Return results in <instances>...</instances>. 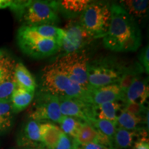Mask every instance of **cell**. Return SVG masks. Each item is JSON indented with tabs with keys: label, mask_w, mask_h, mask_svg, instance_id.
Wrapping results in <instances>:
<instances>
[{
	"label": "cell",
	"mask_w": 149,
	"mask_h": 149,
	"mask_svg": "<svg viewBox=\"0 0 149 149\" xmlns=\"http://www.w3.org/2000/svg\"><path fill=\"white\" fill-rule=\"evenodd\" d=\"M10 0H0V9H3L10 6Z\"/></svg>",
	"instance_id": "cell-34"
},
{
	"label": "cell",
	"mask_w": 149,
	"mask_h": 149,
	"mask_svg": "<svg viewBox=\"0 0 149 149\" xmlns=\"http://www.w3.org/2000/svg\"><path fill=\"white\" fill-rule=\"evenodd\" d=\"M91 1L89 0H61L57 1V10L67 18L81 15Z\"/></svg>",
	"instance_id": "cell-19"
},
{
	"label": "cell",
	"mask_w": 149,
	"mask_h": 149,
	"mask_svg": "<svg viewBox=\"0 0 149 149\" xmlns=\"http://www.w3.org/2000/svg\"><path fill=\"white\" fill-rule=\"evenodd\" d=\"M37 35L44 39L57 41L61 44L64 39L65 31L53 25H42L38 26H29Z\"/></svg>",
	"instance_id": "cell-24"
},
{
	"label": "cell",
	"mask_w": 149,
	"mask_h": 149,
	"mask_svg": "<svg viewBox=\"0 0 149 149\" xmlns=\"http://www.w3.org/2000/svg\"><path fill=\"white\" fill-rule=\"evenodd\" d=\"M62 117L59 96L42 89L35 100L29 118L39 122L49 120L59 124Z\"/></svg>",
	"instance_id": "cell-8"
},
{
	"label": "cell",
	"mask_w": 149,
	"mask_h": 149,
	"mask_svg": "<svg viewBox=\"0 0 149 149\" xmlns=\"http://www.w3.org/2000/svg\"><path fill=\"white\" fill-rule=\"evenodd\" d=\"M16 61L5 53L0 59V100H8L17 87L15 78Z\"/></svg>",
	"instance_id": "cell-11"
},
{
	"label": "cell",
	"mask_w": 149,
	"mask_h": 149,
	"mask_svg": "<svg viewBox=\"0 0 149 149\" xmlns=\"http://www.w3.org/2000/svg\"><path fill=\"white\" fill-rule=\"evenodd\" d=\"M14 114L10 101L0 100V134L6 133L12 127Z\"/></svg>",
	"instance_id": "cell-25"
},
{
	"label": "cell",
	"mask_w": 149,
	"mask_h": 149,
	"mask_svg": "<svg viewBox=\"0 0 149 149\" xmlns=\"http://www.w3.org/2000/svg\"><path fill=\"white\" fill-rule=\"evenodd\" d=\"M149 53V48L148 45H147L146 47H145L143 51H141L140 54V56H139V61H140V63L139 64L142 66V68L145 70V72H146V74H148L149 72V56L148 53Z\"/></svg>",
	"instance_id": "cell-31"
},
{
	"label": "cell",
	"mask_w": 149,
	"mask_h": 149,
	"mask_svg": "<svg viewBox=\"0 0 149 149\" xmlns=\"http://www.w3.org/2000/svg\"><path fill=\"white\" fill-rule=\"evenodd\" d=\"M144 121L148 126V113L146 115V119H144V117H137L124 110H122L117 117L116 125L117 127L128 130L136 131V130H141L140 125L144 122Z\"/></svg>",
	"instance_id": "cell-23"
},
{
	"label": "cell",
	"mask_w": 149,
	"mask_h": 149,
	"mask_svg": "<svg viewBox=\"0 0 149 149\" xmlns=\"http://www.w3.org/2000/svg\"><path fill=\"white\" fill-rule=\"evenodd\" d=\"M55 149H73L72 139L62 132Z\"/></svg>",
	"instance_id": "cell-30"
},
{
	"label": "cell",
	"mask_w": 149,
	"mask_h": 149,
	"mask_svg": "<svg viewBox=\"0 0 149 149\" xmlns=\"http://www.w3.org/2000/svg\"><path fill=\"white\" fill-rule=\"evenodd\" d=\"M126 66L111 58L97 59L89 62L88 82L89 87L97 88L117 84Z\"/></svg>",
	"instance_id": "cell-5"
},
{
	"label": "cell",
	"mask_w": 149,
	"mask_h": 149,
	"mask_svg": "<svg viewBox=\"0 0 149 149\" xmlns=\"http://www.w3.org/2000/svg\"><path fill=\"white\" fill-rule=\"evenodd\" d=\"M83 122L74 117L63 116L59 123L60 126L59 128L63 133L74 139L77 137Z\"/></svg>",
	"instance_id": "cell-27"
},
{
	"label": "cell",
	"mask_w": 149,
	"mask_h": 149,
	"mask_svg": "<svg viewBox=\"0 0 149 149\" xmlns=\"http://www.w3.org/2000/svg\"><path fill=\"white\" fill-rule=\"evenodd\" d=\"M73 141V146L76 145H83L90 143H98L108 147L110 149H114L113 142L111 139L99 133L95 128L88 123L83 122L77 137Z\"/></svg>",
	"instance_id": "cell-14"
},
{
	"label": "cell",
	"mask_w": 149,
	"mask_h": 149,
	"mask_svg": "<svg viewBox=\"0 0 149 149\" xmlns=\"http://www.w3.org/2000/svg\"><path fill=\"white\" fill-rule=\"evenodd\" d=\"M42 81V90L59 97L78 98L89 103L87 91L73 82L53 64L44 68Z\"/></svg>",
	"instance_id": "cell-2"
},
{
	"label": "cell",
	"mask_w": 149,
	"mask_h": 149,
	"mask_svg": "<svg viewBox=\"0 0 149 149\" xmlns=\"http://www.w3.org/2000/svg\"><path fill=\"white\" fill-rule=\"evenodd\" d=\"M111 21L107 34L103 37L106 48L115 52H134L141 45L139 24L119 5L111 4Z\"/></svg>",
	"instance_id": "cell-1"
},
{
	"label": "cell",
	"mask_w": 149,
	"mask_h": 149,
	"mask_svg": "<svg viewBox=\"0 0 149 149\" xmlns=\"http://www.w3.org/2000/svg\"><path fill=\"white\" fill-rule=\"evenodd\" d=\"M89 58L82 50L76 53L64 54L53 63L56 68L66 74L73 82L88 90Z\"/></svg>",
	"instance_id": "cell-6"
},
{
	"label": "cell",
	"mask_w": 149,
	"mask_h": 149,
	"mask_svg": "<svg viewBox=\"0 0 149 149\" xmlns=\"http://www.w3.org/2000/svg\"><path fill=\"white\" fill-rule=\"evenodd\" d=\"M135 149H149L148 136H144L136 141Z\"/></svg>",
	"instance_id": "cell-33"
},
{
	"label": "cell",
	"mask_w": 149,
	"mask_h": 149,
	"mask_svg": "<svg viewBox=\"0 0 149 149\" xmlns=\"http://www.w3.org/2000/svg\"><path fill=\"white\" fill-rule=\"evenodd\" d=\"M61 113L63 116L79 119L87 122L95 117V106L78 98L59 97Z\"/></svg>",
	"instance_id": "cell-10"
},
{
	"label": "cell",
	"mask_w": 149,
	"mask_h": 149,
	"mask_svg": "<svg viewBox=\"0 0 149 149\" xmlns=\"http://www.w3.org/2000/svg\"><path fill=\"white\" fill-rule=\"evenodd\" d=\"M40 132L43 148L55 149L62 133L60 128L51 122L40 123Z\"/></svg>",
	"instance_id": "cell-17"
},
{
	"label": "cell",
	"mask_w": 149,
	"mask_h": 149,
	"mask_svg": "<svg viewBox=\"0 0 149 149\" xmlns=\"http://www.w3.org/2000/svg\"><path fill=\"white\" fill-rule=\"evenodd\" d=\"M148 0H122L119 5L133 17L137 24H140L146 17L148 10Z\"/></svg>",
	"instance_id": "cell-18"
},
{
	"label": "cell",
	"mask_w": 149,
	"mask_h": 149,
	"mask_svg": "<svg viewBox=\"0 0 149 149\" xmlns=\"http://www.w3.org/2000/svg\"><path fill=\"white\" fill-rule=\"evenodd\" d=\"M35 98V91L16 87L11 94L10 102L13 113H18L25 110Z\"/></svg>",
	"instance_id": "cell-20"
},
{
	"label": "cell",
	"mask_w": 149,
	"mask_h": 149,
	"mask_svg": "<svg viewBox=\"0 0 149 149\" xmlns=\"http://www.w3.org/2000/svg\"><path fill=\"white\" fill-rule=\"evenodd\" d=\"M87 123L93 126L99 133L111 139L113 142V137L117 128L116 123L112 122L109 120H100L96 118L91 119Z\"/></svg>",
	"instance_id": "cell-28"
},
{
	"label": "cell",
	"mask_w": 149,
	"mask_h": 149,
	"mask_svg": "<svg viewBox=\"0 0 149 149\" xmlns=\"http://www.w3.org/2000/svg\"><path fill=\"white\" fill-rule=\"evenodd\" d=\"M122 110L128 112L130 114L140 117H144L143 115L146 116L147 113H148V108L146 109V107L144 105H141V104L137 103H128L123 104Z\"/></svg>",
	"instance_id": "cell-29"
},
{
	"label": "cell",
	"mask_w": 149,
	"mask_h": 149,
	"mask_svg": "<svg viewBox=\"0 0 149 149\" xmlns=\"http://www.w3.org/2000/svg\"><path fill=\"white\" fill-rule=\"evenodd\" d=\"M147 135L146 132L142 129L140 130H128L124 128L117 127L114 137L113 146L114 149H128L136 142V139Z\"/></svg>",
	"instance_id": "cell-16"
},
{
	"label": "cell",
	"mask_w": 149,
	"mask_h": 149,
	"mask_svg": "<svg viewBox=\"0 0 149 149\" xmlns=\"http://www.w3.org/2000/svg\"><path fill=\"white\" fill-rule=\"evenodd\" d=\"M15 78L17 87L30 91H35L37 84L31 72L22 62H16Z\"/></svg>",
	"instance_id": "cell-22"
},
{
	"label": "cell",
	"mask_w": 149,
	"mask_h": 149,
	"mask_svg": "<svg viewBox=\"0 0 149 149\" xmlns=\"http://www.w3.org/2000/svg\"><path fill=\"white\" fill-rule=\"evenodd\" d=\"M5 53H6V52L3 51L2 49H0V59H1V57H2L3 55V54H4Z\"/></svg>",
	"instance_id": "cell-35"
},
{
	"label": "cell",
	"mask_w": 149,
	"mask_h": 149,
	"mask_svg": "<svg viewBox=\"0 0 149 149\" xmlns=\"http://www.w3.org/2000/svg\"><path fill=\"white\" fill-rule=\"evenodd\" d=\"M111 7L107 1H91L80 15V24L93 40L107 34L111 21Z\"/></svg>",
	"instance_id": "cell-3"
},
{
	"label": "cell",
	"mask_w": 149,
	"mask_h": 149,
	"mask_svg": "<svg viewBox=\"0 0 149 149\" xmlns=\"http://www.w3.org/2000/svg\"><path fill=\"white\" fill-rule=\"evenodd\" d=\"M122 108V102L121 103L120 102H107L95 106V117L116 123Z\"/></svg>",
	"instance_id": "cell-21"
},
{
	"label": "cell",
	"mask_w": 149,
	"mask_h": 149,
	"mask_svg": "<svg viewBox=\"0 0 149 149\" xmlns=\"http://www.w3.org/2000/svg\"><path fill=\"white\" fill-rule=\"evenodd\" d=\"M143 69L144 68H142V66L138 63L135 64L133 66L128 67V68L126 67L124 73L122 74L120 81L117 83L122 93L124 94V95L127 91L128 88H129L131 83L133 82L134 79L137 76L140 75L139 74L143 72Z\"/></svg>",
	"instance_id": "cell-26"
},
{
	"label": "cell",
	"mask_w": 149,
	"mask_h": 149,
	"mask_svg": "<svg viewBox=\"0 0 149 149\" xmlns=\"http://www.w3.org/2000/svg\"><path fill=\"white\" fill-rule=\"evenodd\" d=\"M134 149H135V148H134Z\"/></svg>",
	"instance_id": "cell-37"
},
{
	"label": "cell",
	"mask_w": 149,
	"mask_h": 149,
	"mask_svg": "<svg viewBox=\"0 0 149 149\" xmlns=\"http://www.w3.org/2000/svg\"><path fill=\"white\" fill-rule=\"evenodd\" d=\"M40 122L29 118L22 126L18 135L17 143L19 146L27 148L42 147L40 138Z\"/></svg>",
	"instance_id": "cell-13"
},
{
	"label": "cell",
	"mask_w": 149,
	"mask_h": 149,
	"mask_svg": "<svg viewBox=\"0 0 149 149\" xmlns=\"http://www.w3.org/2000/svg\"><path fill=\"white\" fill-rule=\"evenodd\" d=\"M87 93L89 103L94 106L111 102H122L124 100V94L117 84L97 88L89 87Z\"/></svg>",
	"instance_id": "cell-12"
},
{
	"label": "cell",
	"mask_w": 149,
	"mask_h": 149,
	"mask_svg": "<svg viewBox=\"0 0 149 149\" xmlns=\"http://www.w3.org/2000/svg\"><path fill=\"white\" fill-rule=\"evenodd\" d=\"M57 1H29L19 17L23 26L53 25L59 21Z\"/></svg>",
	"instance_id": "cell-7"
},
{
	"label": "cell",
	"mask_w": 149,
	"mask_h": 149,
	"mask_svg": "<svg viewBox=\"0 0 149 149\" xmlns=\"http://www.w3.org/2000/svg\"><path fill=\"white\" fill-rule=\"evenodd\" d=\"M63 29L65 35L61 42V50H63L65 54L82 51L93 40L79 22L70 21Z\"/></svg>",
	"instance_id": "cell-9"
},
{
	"label": "cell",
	"mask_w": 149,
	"mask_h": 149,
	"mask_svg": "<svg viewBox=\"0 0 149 149\" xmlns=\"http://www.w3.org/2000/svg\"><path fill=\"white\" fill-rule=\"evenodd\" d=\"M27 149H46V148H42V147H37V148H27Z\"/></svg>",
	"instance_id": "cell-36"
},
{
	"label": "cell",
	"mask_w": 149,
	"mask_h": 149,
	"mask_svg": "<svg viewBox=\"0 0 149 149\" xmlns=\"http://www.w3.org/2000/svg\"><path fill=\"white\" fill-rule=\"evenodd\" d=\"M17 41L20 50L34 59L48 57L61 51L60 43L42 38L27 26H22L18 29Z\"/></svg>",
	"instance_id": "cell-4"
},
{
	"label": "cell",
	"mask_w": 149,
	"mask_h": 149,
	"mask_svg": "<svg viewBox=\"0 0 149 149\" xmlns=\"http://www.w3.org/2000/svg\"><path fill=\"white\" fill-rule=\"evenodd\" d=\"M73 149H110L108 147L98 143H90L83 145H76L73 146Z\"/></svg>",
	"instance_id": "cell-32"
},
{
	"label": "cell",
	"mask_w": 149,
	"mask_h": 149,
	"mask_svg": "<svg viewBox=\"0 0 149 149\" xmlns=\"http://www.w3.org/2000/svg\"><path fill=\"white\" fill-rule=\"evenodd\" d=\"M149 90L148 79L141 77L140 75L135 77L124 95L122 104L137 103L144 105L148 97Z\"/></svg>",
	"instance_id": "cell-15"
}]
</instances>
